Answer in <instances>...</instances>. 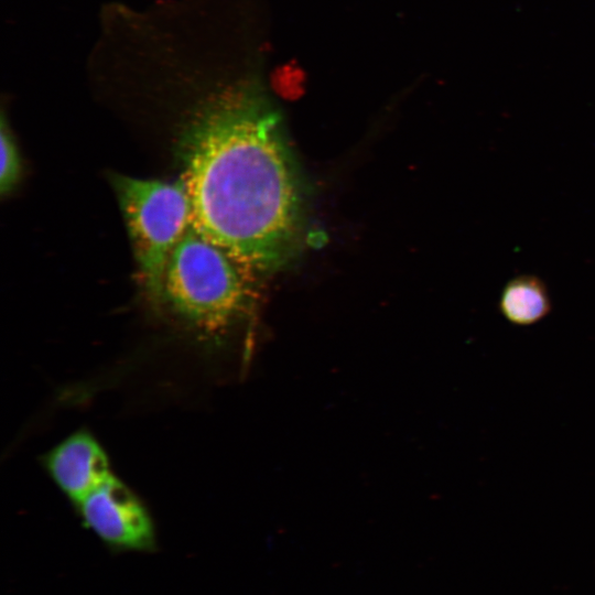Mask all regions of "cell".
<instances>
[{"mask_svg":"<svg viewBox=\"0 0 595 595\" xmlns=\"http://www.w3.org/2000/svg\"><path fill=\"white\" fill-rule=\"evenodd\" d=\"M192 225L256 272L299 246L302 196L281 116L255 82L209 94L178 142Z\"/></svg>","mask_w":595,"mask_h":595,"instance_id":"obj_1","label":"cell"},{"mask_svg":"<svg viewBox=\"0 0 595 595\" xmlns=\"http://www.w3.org/2000/svg\"><path fill=\"white\" fill-rule=\"evenodd\" d=\"M256 273L191 225L167 259L156 306L198 339L217 343L253 312Z\"/></svg>","mask_w":595,"mask_h":595,"instance_id":"obj_2","label":"cell"},{"mask_svg":"<svg viewBox=\"0 0 595 595\" xmlns=\"http://www.w3.org/2000/svg\"><path fill=\"white\" fill-rule=\"evenodd\" d=\"M132 241L141 284L156 306L167 259L192 225V206L182 178L169 182L111 176Z\"/></svg>","mask_w":595,"mask_h":595,"instance_id":"obj_3","label":"cell"},{"mask_svg":"<svg viewBox=\"0 0 595 595\" xmlns=\"http://www.w3.org/2000/svg\"><path fill=\"white\" fill-rule=\"evenodd\" d=\"M75 506L87 528L106 543L131 550L154 547V527L148 510L113 474Z\"/></svg>","mask_w":595,"mask_h":595,"instance_id":"obj_4","label":"cell"},{"mask_svg":"<svg viewBox=\"0 0 595 595\" xmlns=\"http://www.w3.org/2000/svg\"><path fill=\"white\" fill-rule=\"evenodd\" d=\"M44 466L75 505L112 475L108 456L88 431H77L44 456Z\"/></svg>","mask_w":595,"mask_h":595,"instance_id":"obj_5","label":"cell"},{"mask_svg":"<svg viewBox=\"0 0 595 595\" xmlns=\"http://www.w3.org/2000/svg\"><path fill=\"white\" fill-rule=\"evenodd\" d=\"M498 307L509 323L529 326L550 314L552 302L545 283L539 277L520 274L505 284Z\"/></svg>","mask_w":595,"mask_h":595,"instance_id":"obj_6","label":"cell"},{"mask_svg":"<svg viewBox=\"0 0 595 595\" xmlns=\"http://www.w3.org/2000/svg\"><path fill=\"white\" fill-rule=\"evenodd\" d=\"M1 171H0V193H10L18 184L22 163L19 149L12 136L4 115L1 119Z\"/></svg>","mask_w":595,"mask_h":595,"instance_id":"obj_7","label":"cell"},{"mask_svg":"<svg viewBox=\"0 0 595 595\" xmlns=\"http://www.w3.org/2000/svg\"><path fill=\"white\" fill-rule=\"evenodd\" d=\"M272 82L282 94H298L304 82V73L296 63H286L274 71Z\"/></svg>","mask_w":595,"mask_h":595,"instance_id":"obj_8","label":"cell"}]
</instances>
